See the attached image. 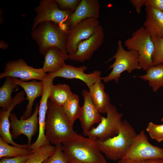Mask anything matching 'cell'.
Segmentation results:
<instances>
[{
    "mask_svg": "<svg viewBox=\"0 0 163 163\" xmlns=\"http://www.w3.org/2000/svg\"><path fill=\"white\" fill-rule=\"evenodd\" d=\"M48 107L45 133L50 144L55 145L77 137L78 134L74 130L62 107L49 99Z\"/></svg>",
    "mask_w": 163,
    "mask_h": 163,
    "instance_id": "cell-1",
    "label": "cell"
},
{
    "mask_svg": "<svg viewBox=\"0 0 163 163\" xmlns=\"http://www.w3.org/2000/svg\"><path fill=\"white\" fill-rule=\"evenodd\" d=\"M62 145L69 163H107L95 138L78 134L75 138Z\"/></svg>",
    "mask_w": 163,
    "mask_h": 163,
    "instance_id": "cell-2",
    "label": "cell"
},
{
    "mask_svg": "<svg viewBox=\"0 0 163 163\" xmlns=\"http://www.w3.org/2000/svg\"><path fill=\"white\" fill-rule=\"evenodd\" d=\"M69 31L63 29L53 22L45 21L32 29L31 35L38 44L40 53L45 55L47 51L53 47L66 52V45Z\"/></svg>",
    "mask_w": 163,
    "mask_h": 163,
    "instance_id": "cell-3",
    "label": "cell"
},
{
    "mask_svg": "<svg viewBox=\"0 0 163 163\" xmlns=\"http://www.w3.org/2000/svg\"><path fill=\"white\" fill-rule=\"evenodd\" d=\"M136 134L134 128L124 120L117 135L104 141L97 139L100 150L108 159L118 161L125 156Z\"/></svg>",
    "mask_w": 163,
    "mask_h": 163,
    "instance_id": "cell-4",
    "label": "cell"
},
{
    "mask_svg": "<svg viewBox=\"0 0 163 163\" xmlns=\"http://www.w3.org/2000/svg\"><path fill=\"white\" fill-rule=\"evenodd\" d=\"M117 45L118 48L116 53L106 62L115 59L114 63L108 69H112L110 73L107 76L101 77L105 82L114 80L117 84L122 72L126 71L131 73L134 70L141 69L139 64V54L137 51L134 50H126L120 40H118Z\"/></svg>",
    "mask_w": 163,
    "mask_h": 163,
    "instance_id": "cell-5",
    "label": "cell"
},
{
    "mask_svg": "<svg viewBox=\"0 0 163 163\" xmlns=\"http://www.w3.org/2000/svg\"><path fill=\"white\" fill-rule=\"evenodd\" d=\"M128 50H135L139 54V64L144 70L153 66L152 56L154 46L151 37L143 27L133 32L131 37L124 42Z\"/></svg>",
    "mask_w": 163,
    "mask_h": 163,
    "instance_id": "cell-6",
    "label": "cell"
},
{
    "mask_svg": "<svg viewBox=\"0 0 163 163\" xmlns=\"http://www.w3.org/2000/svg\"><path fill=\"white\" fill-rule=\"evenodd\" d=\"M106 113L107 117L102 116L97 126L91 128L84 136L104 141L118 134L123 123L122 113L118 112L116 107L110 103Z\"/></svg>",
    "mask_w": 163,
    "mask_h": 163,
    "instance_id": "cell-7",
    "label": "cell"
},
{
    "mask_svg": "<svg viewBox=\"0 0 163 163\" xmlns=\"http://www.w3.org/2000/svg\"><path fill=\"white\" fill-rule=\"evenodd\" d=\"M34 9L37 14L33 21L32 29L35 28L41 22L50 21L64 30H69L67 22L72 12L60 9L56 0H42Z\"/></svg>",
    "mask_w": 163,
    "mask_h": 163,
    "instance_id": "cell-8",
    "label": "cell"
},
{
    "mask_svg": "<svg viewBox=\"0 0 163 163\" xmlns=\"http://www.w3.org/2000/svg\"><path fill=\"white\" fill-rule=\"evenodd\" d=\"M155 158H163V149L151 144L144 131L142 130L136 134L122 159L142 160Z\"/></svg>",
    "mask_w": 163,
    "mask_h": 163,
    "instance_id": "cell-9",
    "label": "cell"
},
{
    "mask_svg": "<svg viewBox=\"0 0 163 163\" xmlns=\"http://www.w3.org/2000/svg\"><path fill=\"white\" fill-rule=\"evenodd\" d=\"M48 74L42 68H33L28 66L24 60L19 59L6 64L4 72L0 74V79L9 77L18 78L24 81L31 80L43 81Z\"/></svg>",
    "mask_w": 163,
    "mask_h": 163,
    "instance_id": "cell-10",
    "label": "cell"
},
{
    "mask_svg": "<svg viewBox=\"0 0 163 163\" xmlns=\"http://www.w3.org/2000/svg\"><path fill=\"white\" fill-rule=\"evenodd\" d=\"M99 25L98 19L88 18L82 21L69 30L66 45L68 55L75 53L78 44L90 37Z\"/></svg>",
    "mask_w": 163,
    "mask_h": 163,
    "instance_id": "cell-11",
    "label": "cell"
},
{
    "mask_svg": "<svg viewBox=\"0 0 163 163\" xmlns=\"http://www.w3.org/2000/svg\"><path fill=\"white\" fill-rule=\"evenodd\" d=\"M55 78L48 74L43 81L44 84V91L40 101L38 112L39 134L35 141L28 149L32 152L44 145H50L45 133V124L46 113L48 109V101L51 88L53 85Z\"/></svg>",
    "mask_w": 163,
    "mask_h": 163,
    "instance_id": "cell-12",
    "label": "cell"
},
{
    "mask_svg": "<svg viewBox=\"0 0 163 163\" xmlns=\"http://www.w3.org/2000/svg\"><path fill=\"white\" fill-rule=\"evenodd\" d=\"M39 107V104H37L33 114L27 119L21 118L19 120L16 115L13 113H11L10 115V127L12 129L11 134L12 137L16 139L21 134L25 135L28 139L29 147L31 145L32 136L36 134L38 130L39 124L37 116Z\"/></svg>",
    "mask_w": 163,
    "mask_h": 163,
    "instance_id": "cell-13",
    "label": "cell"
},
{
    "mask_svg": "<svg viewBox=\"0 0 163 163\" xmlns=\"http://www.w3.org/2000/svg\"><path fill=\"white\" fill-rule=\"evenodd\" d=\"M104 38L103 28L100 25L90 37L78 44L75 52L68 55V58L72 60L82 62L89 59L94 52L101 45Z\"/></svg>",
    "mask_w": 163,
    "mask_h": 163,
    "instance_id": "cell-14",
    "label": "cell"
},
{
    "mask_svg": "<svg viewBox=\"0 0 163 163\" xmlns=\"http://www.w3.org/2000/svg\"><path fill=\"white\" fill-rule=\"evenodd\" d=\"M87 69L85 66L75 67L66 63L59 70L52 73H49L54 78L61 77L67 79H76L84 82L88 87L101 79V72L95 70L89 74L84 72Z\"/></svg>",
    "mask_w": 163,
    "mask_h": 163,
    "instance_id": "cell-15",
    "label": "cell"
},
{
    "mask_svg": "<svg viewBox=\"0 0 163 163\" xmlns=\"http://www.w3.org/2000/svg\"><path fill=\"white\" fill-rule=\"evenodd\" d=\"M82 94L84 102L80 107L78 119L80 122L84 135L94 125L99 123L102 116L93 104L88 91L83 89Z\"/></svg>",
    "mask_w": 163,
    "mask_h": 163,
    "instance_id": "cell-16",
    "label": "cell"
},
{
    "mask_svg": "<svg viewBox=\"0 0 163 163\" xmlns=\"http://www.w3.org/2000/svg\"><path fill=\"white\" fill-rule=\"evenodd\" d=\"M100 4L98 0H82L74 12L70 15L67 22L70 30L78 23L86 19L99 16Z\"/></svg>",
    "mask_w": 163,
    "mask_h": 163,
    "instance_id": "cell-17",
    "label": "cell"
},
{
    "mask_svg": "<svg viewBox=\"0 0 163 163\" xmlns=\"http://www.w3.org/2000/svg\"><path fill=\"white\" fill-rule=\"evenodd\" d=\"M24 92H19L13 98L12 101L10 106L7 110L2 108L0 111V134L2 140L8 144L19 147L28 149L27 144L20 145L15 142L12 139L10 131V122L9 120L11 112L16 105L19 104L24 99Z\"/></svg>",
    "mask_w": 163,
    "mask_h": 163,
    "instance_id": "cell-18",
    "label": "cell"
},
{
    "mask_svg": "<svg viewBox=\"0 0 163 163\" xmlns=\"http://www.w3.org/2000/svg\"><path fill=\"white\" fill-rule=\"evenodd\" d=\"M12 81L14 83L21 86L27 94L28 101L26 109L21 118L27 119L31 115L32 107L35 99L42 95L44 89L43 81H37L35 80L31 81H22L16 78L12 77Z\"/></svg>",
    "mask_w": 163,
    "mask_h": 163,
    "instance_id": "cell-19",
    "label": "cell"
},
{
    "mask_svg": "<svg viewBox=\"0 0 163 163\" xmlns=\"http://www.w3.org/2000/svg\"><path fill=\"white\" fill-rule=\"evenodd\" d=\"M145 29L151 37H163V13L154 8L146 7Z\"/></svg>",
    "mask_w": 163,
    "mask_h": 163,
    "instance_id": "cell-20",
    "label": "cell"
},
{
    "mask_svg": "<svg viewBox=\"0 0 163 163\" xmlns=\"http://www.w3.org/2000/svg\"><path fill=\"white\" fill-rule=\"evenodd\" d=\"M44 56L42 68L46 73H52L57 71L65 64V61L69 59L66 52L56 47L50 48Z\"/></svg>",
    "mask_w": 163,
    "mask_h": 163,
    "instance_id": "cell-21",
    "label": "cell"
},
{
    "mask_svg": "<svg viewBox=\"0 0 163 163\" xmlns=\"http://www.w3.org/2000/svg\"><path fill=\"white\" fill-rule=\"evenodd\" d=\"M101 80L89 87L88 92L94 106L101 113H104L110 103L109 95L104 91V86Z\"/></svg>",
    "mask_w": 163,
    "mask_h": 163,
    "instance_id": "cell-22",
    "label": "cell"
},
{
    "mask_svg": "<svg viewBox=\"0 0 163 163\" xmlns=\"http://www.w3.org/2000/svg\"><path fill=\"white\" fill-rule=\"evenodd\" d=\"M146 70L145 74L138 77L148 81L149 86L154 92L163 87V66L159 65L153 66Z\"/></svg>",
    "mask_w": 163,
    "mask_h": 163,
    "instance_id": "cell-23",
    "label": "cell"
},
{
    "mask_svg": "<svg viewBox=\"0 0 163 163\" xmlns=\"http://www.w3.org/2000/svg\"><path fill=\"white\" fill-rule=\"evenodd\" d=\"M73 93L69 86L68 85L53 84L50 89L49 99L56 104L62 107Z\"/></svg>",
    "mask_w": 163,
    "mask_h": 163,
    "instance_id": "cell-24",
    "label": "cell"
},
{
    "mask_svg": "<svg viewBox=\"0 0 163 163\" xmlns=\"http://www.w3.org/2000/svg\"><path fill=\"white\" fill-rule=\"evenodd\" d=\"M62 107L69 122L73 126L75 120L78 118L81 107L79 104L78 96L73 93Z\"/></svg>",
    "mask_w": 163,
    "mask_h": 163,
    "instance_id": "cell-25",
    "label": "cell"
},
{
    "mask_svg": "<svg viewBox=\"0 0 163 163\" xmlns=\"http://www.w3.org/2000/svg\"><path fill=\"white\" fill-rule=\"evenodd\" d=\"M5 81L0 88V107L7 110L12 103L11 94L14 89L18 85L12 81V77H5Z\"/></svg>",
    "mask_w": 163,
    "mask_h": 163,
    "instance_id": "cell-26",
    "label": "cell"
},
{
    "mask_svg": "<svg viewBox=\"0 0 163 163\" xmlns=\"http://www.w3.org/2000/svg\"><path fill=\"white\" fill-rule=\"evenodd\" d=\"M32 152L28 149L12 146L5 142L0 137V158L12 157L29 155Z\"/></svg>",
    "mask_w": 163,
    "mask_h": 163,
    "instance_id": "cell-27",
    "label": "cell"
},
{
    "mask_svg": "<svg viewBox=\"0 0 163 163\" xmlns=\"http://www.w3.org/2000/svg\"><path fill=\"white\" fill-rule=\"evenodd\" d=\"M56 149L55 146L51 145L42 146L33 152L24 163H43L53 154Z\"/></svg>",
    "mask_w": 163,
    "mask_h": 163,
    "instance_id": "cell-28",
    "label": "cell"
},
{
    "mask_svg": "<svg viewBox=\"0 0 163 163\" xmlns=\"http://www.w3.org/2000/svg\"><path fill=\"white\" fill-rule=\"evenodd\" d=\"M154 46L152 56L153 66L163 63V37H151Z\"/></svg>",
    "mask_w": 163,
    "mask_h": 163,
    "instance_id": "cell-29",
    "label": "cell"
},
{
    "mask_svg": "<svg viewBox=\"0 0 163 163\" xmlns=\"http://www.w3.org/2000/svg\"><path fill=\"white\" fill-rule=\"evenodd\" d=\"M55 146L56 149L54 152L43 163H69L67 158L63 152L62 144Z\"/></svg>",
    "mask_w": 163,
    "mask_h": 163,
    "instance_id": "cell-30",
    "label": "cell"
},
{
    "mask_svg": "<svg viewBox=\"0 0 163 163\" xmlns=\"http://www.w3.org/2000/svg\"><path fill=\"white\" fill-rule=\"evenodd\" d=\"M146 130L152 139L155 140L158 142L163 140V124L158 125L150 122Z\"/></svg>",
    "mask_w": 163,
    "mask_h": 163,
    "instance_id": "cell-31",
    "label": "cell"
},
{
    "mask_svg": "<svg viewBox=\"0 0 163 163\" xmlns=\"http://www.w3.org/2000/svg\"><path fill=\"white\" fill-rule=\"evenodd\" d=\"M59 8L63 10L69 11L72 13L81 0H56Z\"/></svg>",
    "mask_w": 163,
    "mask_h": 163,
    "instance_id": "cell-32",
    "label": "cell"
},
{
    "mask_svg": "<svg viewBox=\"0 0 163 163\" xmlns=\"http://www.w3.org/2000/svg\"><path fill=\"white\" fill-rule=\"evenodd\" d=\"M117 163H163V158H155L142 160L122 159L118 161Z\"/></svg>",
    "mask_w": 163,
    "mask_h": 163,
    "instance_id": "cell-33",
    "label": "cell"
},
{
    "mask_svg": "<svg viewBox=\"0 0 163 163\" xmlns=\"http://www.w3.org/2000/svg\"><path fill=\"white\" fill-rule=\"evenodd\" d=\"M31 154L28 155H20L13 158H2L0 160V163H24L29 158Z\"/></svg>",
    "mask_w": 163,
    "mask_h": 163,
    "instance_id": "cell-34",
    "label": "cell"
},
{
    "mask_svg": "<svg viewBox=\"0 0 163 163\" xmlns=\"http://www.w3.org/2000/svg\"><path fill=\"white\" fill-rule=\"evenodd\" d=\"M146 7L154 8L163 13V0H146Z\"/></svg>",
    "mask_w": 163,
    "mask_h": 163,
    "instance_id": "cell-35",
    "label": "cell"
},
{
    "mask_svg": "<svg viewBox=\"0 0 163 163\" xmlns=\"http://www.w3.org/2000/svg\"><path fill=\"white\" fill-rule=\"evenodd\" d=\"M146 0H130V2L134 7L138 14L140 13L141 7L145 5Z\"/></svg>",
    "mask_w": 163,
    "mask_h": 163,
    "instance_id": "cell-36",
    "label": "cell"
},
{
    "mask_svg": "<svg viewBox=\"0 0 163 163\" xmlns=\"http://www.w3.org/2000/svg\"><path fill=\"white\" fill-rule=\"evenodd\" d=\"M0 48L2 49H5L8 47V45L4 41L1 40L0 41Z\"/></svg>",
    "mask_w": 163,
    "mask_h": 163,
    "instance_id": "cell-37",
    "label": "cell"
},
{
    "mask_svg": "<svg viewBox=\"0 0 163 163\" xmlns=\"http://www.w3.org/2000/svg\"><path fill=\"white\" fill-rule=\"evenodd\" d=\"M161 121L163 122V117L161 118Z\"/></svg>",
    "mask_w": 163,
    "mask_h": 163,
    "instance_id": "cell-38",
    "label": "cell"
},
{
    "mask_svg": "<svg viewBox=\"0 0 163 163\" xmlns=\"http://www.w3.org/2000/svg\"><path fill=\"white\" fill-rule=\"evenodd\" d=\"M159 65H161V66H163V63L162 64H160Z\"/></svg>",
    "mask_w": 163,
    "mask_h": 163,
    "instance_id": "cell-39",
    "label": "cell"
}]
</instances>
